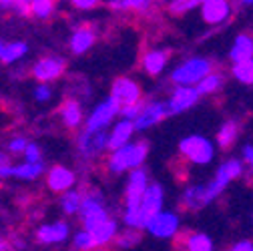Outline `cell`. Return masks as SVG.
Returning <instances> with one entry per match:
<instances>
[{"label":"cell","mask_w":253,"mask_h":251,"mask_svg":"<svg viewBox=\"0 0 253 251\" xmlns=\"http://www.w3.org/2000/svg\"><path fill=\"white\" fill-rule=\"evenodd\" d=\"M119 105L107 97L103 101H99L86 115H84V123H83V131L88 133H99V131H109L111 125L119 119Z\"/></svg>","instance_id":"cell-7"},{"label":"cell","mask_w":253,"mask_h":251,"mask_svg":"<svg viewBox=\"0 0 253 251\" xmlns=\"http://www.w3.org/2000/svg\"><path fill=\"white\" fill-rule=\"evenodd\" d=\"M167 117H171V115H169V109H167V103L165 101L153 99V101L141 103V111H139L137 119L133 121L135 133H145V131L157 127V125L163 123Z\"/></svg>","instance_id":"cell-11"},{"label":"cell","mask_w":253,"mask_h":251,"mask_svg":"<svg viewBox=\"0 0 253 251\" xmlns=\"http://www.w3.org/2000/svg\"><path fill=\"white\" fill-rule=\"evenodd\" d=\"M109 97L119 107H129V105H141L143 103V86L133 77H117L111 83Z\"/></svg>","instance_id":"cell-10"},{"label":"cell","mask_w":253,"mask_h":251,"mask_svg":"<svg viewBox=\"0 0 253 251\" xmlns=\"http://www.w3.org/2000/svg\"><path fill=\"white\" fill-rule=\"evenodd\" d=\"M237 137H239V123L235 119L223 121L219 125L217 135H215V147L221 149V151H227L235 145Z\"/></svg>","instance_id":"cell-27"},{"label":"cell","mask_w":253,"mask_h":251,"mask_svg":"<svg viewBox=\"0 0 253 251\" xmlns=\"http://www.w3.org/2000/svg\"><path fill=\"white\" fill-rule=\"evenodd\" d=\"M149 157V143L147 141H131L109 153L105 167L113 175H125L135 169H141Z\"/></svg>","instance_id":"cell-1"},{"label":"cell","mask_w":253,"mask_h":251,"mask_svg":"<svg viewBox=\"0 0 253 251\" xmlns=\"http://www.w3.org/2000/svg\"><path fill=\"white\" fill-rule=\"evenodd\" d=\"M243 171H245V165L237 159V157H231V159H225L223 163H221V165L217 167V171H215L213 179H215V181H219V183L227 189V187H229L233 181H237V179L243 175Z\"/></svg>","instance_id":"cell-23"},{"label":"cell","mask_w":253,"mask_h":251,"mask_svg":"<svg viewBox=\"0 0 253 251\" xmlns=\"http://www.w3.org/2000/svg\"><path fill=\"white\" fill-rule=\"evenodd\" d=\"M28 137L26 135H20V133H12L4 139V145L0 147L6 157V161H12V159H22V155H24V149L28 145Z\"/></svg>","instance_id":"cell-29"},{"label":"cell","mask_w":253,"mask_h":251,"mask_svg":"<svg viewBox=\"0 0 253 251\" xmlns=\"http://www.w3.org/2000/svg\"><path fill=\"white\" fill-rule=\"evenodd\" d=\"M201 4V0H171L167 4V10L171 16H185L189 12L197 10Z\"/></svg>","instance_id":"cell-33"},{"label":"cell","mask_w":253,"mask_h":251,"mask_svg":"<svg viewBox=\"0 0 253 251\" xmlns=\"http://www.w3.org/2000/svg\"><path fill=\"white\" fill-rule=\"evenodd\" d=\"M241 6H253V0H239Z\"/></svg>","instance_id":"cell-43"},{"label":"cell","mask_w":253,"mask_h":251,"mask_svg":"<svg viewBox=\"0 0 253 251\" xmlns=\"http://www.w3.org/2000/svg\"><path fill=\"white\" fill-rule=\"evenodd\" d=\"M223 84H225V77L221 75V73H217V71H213L195 88L199 92V97H209V95H215V92H219L221 88H223Z\"/></svg>","instance_id":"cell-31"},{"label":"cell","mask_w":253,"mask_h":251,"mask_svg":"<svg viewBox=\"0 0 253 251\" xmlns=\"http://www.w3.org/2000/svg\"><path fill=\"white\" fill-rule=\"evenodd\" d=\"M215 199L217 197L213 195L207 183H193V185H187L185 191L181 193V207L187 211H199L211 205Z\"/></svg>","instance_id":"cell-18"},{"label":"cell","mask_w":253,"mask_h":251,"mask_svg":"<svg viewBox=\"0 0 253 251\" xmlns=\"http://www.w3.org/2000/svg\"><path fill=\"white\" fill-rule=\"evenodd\" d=\"M75 149L83 163H94L107 153V131L88 133V131H77L75 137Z\"/></svg>","instance_id":"cell-8"},{"label":"cell","mask_w":253,"mask_h":251,"mask_svg":"<svg viewBox=\"0 0 253 251\" xmlns=\"http://www.w3.org/2000/svg\"><path fill=\"white\" fill-rule=\"evenodd\" d=\"M251 221H253V213H251Z\"/></svg>","instance_id":"cell-47"},{"label":"cell","mask_w":253,"mask_h":251,"mask_svg":"<svg viewBox=\"0 0 253 251\" xmlns=\"http://www.w3.org/2000/svg\"><path fill=\"white\" fill-rule=\"evenodd\" d=\"M135 137V127H133V123L131 121H125V119H117L109 131H107V151H115L126 143H131Z\"/></svg>","instance_id":"cell-21"},{"label":"cell","mask_w":253,"mask_h":251,"mask_svg":"<svg viewBox=\"0 0 253 251\" xmlns=\"http://www.w3.org/2000/svg\"><path fill=\"white\" fill-rule=\"evenodd\" d=\"M79 219L84 231H94L99 225L111 219V211L107 205L105 195L99 189H86L83 191V201L79 209Z\"/></svg>","instance_id":"cell-4"},{"label":"cell","mask_w":253,"mask_h":251,"mask_svg":"<svg viewBox=\"0 0 253 251\" xmlns=\"http://www.w3.org/2000/svg\"><path fill=\"white\" fill-rule=\"evenodd\" d=\"M149 173L145 167L126 173L125 183V195H123V223L126 229L137 231V209L141 205V199L149 187Z\"/></svg>","instance_id":"cell-2"},{"label":"cell","mask_w":253,"mask_h":251,"mask_svg":"<svg viewBox=\"0 0 253 251\" xmlns=\"http://www.w3.org/2000/svg\"><path fill=\"white\" fill-rule=\"evenodd\" d=\"M199 99L201 97L195 86H173L165 103H167L169 115H181L189 109H193L199 103Z\"/></svg>","instance_id":"cell-19"},{"label":"cell","mask_w":253,"mask_h":251,"mask_svg":"<svg viewBox=\"0 0 253 251\" xmlns=\"http://www.w3.org/2000/svg\"><path fill=\"white\" fill-rule=\"evenodd\" d=\"M165 209V189L161 183H149L137 209V231H143L151 219Z\"/></svg>","instance_id":"cell-9"},{"label":"cell","mask_w":253,"mask_h":251,"mask_svg":"<svg viewBox=\"0 0 253 251\" xmlns=\"http://www.w3.org/2000/svg\"><path fill=\"white\" fill-rule=\"evenodd\" d=\"M97 28L92 24H79L71 30V35L67 39V48L75 56H83L92 50V46L97 44Z\"/></svg>","instance_id":"cell-16"},{"label":"cell","mask_w":253,"mask_h":251,"mask_svg":"<svg viewBox=\"0 0 253 251\" xmlns=\"http://www.w3.org/2000/svg\"><path fill=\"white\" fill-rule=\"evenodd\" d=\"M22 161L28 163H44V149L37 143V141H28L24 155H22Z\"/></svg>","instance_id":"cell-36"},{"label":"cell","mask_w":253,"mask_h":251,"mask_svg":"<svg viewBox=\"0 0 253 251\" xmlns=\"http://www.w3.org/2000/svg\"><path fill=\"white\" fill-rule=\"evenodd\" d=\"M139 111H141V105H129V107H121L119 109V117L121 119H125V121H135L137 119V115H139Z\"/></svg>","instance_id":"cell-38"},{"label":"cell","mask_w":253,"mask_h":251,"mask_svg":"<svg viewBox=\"0 0 253 251\" xmlns=\"http://www.w3.org/2000/svg\"><path fill=\"white\" fill-rule=\"evenodd\" d=\"M71 243H73V249L75 251H94L97 245H94V239L88 231L84 229H79L71 235Z\"/></svg>","instance_id":"cell-34"},{"label":"cell","mask_w":253,"mask_h":251,"mask_svg":"<svg viewBox=\"0 0 253 251\" xmlns=\"http://www.w3.org/2000/svg\"><path fill=\"white\" fill-rule=\"evenodd\" d=\"M215 71L213 60L207 56H189L169 71L173 86H197L209 73Z\"/></svg>","instance_id":"cell-3"},{"label":"cell","mask_w":253,"mask_h":251,"mask_svg":"<svg viewBox=\"0 0 253 251\" xmlns=\"http://www.w3.org/2000/svg\"><path fill=\"white\" fill-rule=\"evenodd\" d=\"M249 175H251V179H253V161L249 163Z\"/></svg>","instance_id":"cell-45"},{"label":"cell","mask_w":253,"mask_h":251,"mask_svg":"<svg viewBox=\"0 0 253 251\" xmlns=\"http://www.w3.org/2000/svg\"><path fill=\"white\" fill-rule=\"evenodd\" d=\"M199 18L207 26H223L233 16V2L231 0H201L199 4Z\"/></svg>","instance_id":"cell-14"},{"label":"cell","mask_w":253,"mask_h":251,"mask_svg":"<svg viewBox=\"0 0 253 251\" xmlns=\"http://www.w3.org/2000/svg\"><path fill=\"white\" fill-rule=\"evenodd\" d=\"M6 161V157H4V153H2V149H0V165H2Z\"/></svg>","instance_id":"cell-44"},{"label":"cell","mask_w":253,"mask_h":251,"mask_svg":"<svg viewBox=\"0 0 253 251\" xmlns=\"http://www.w3.org/2000/svg\"><path fill=\"white\" fill-rule=\"evenodd\" d=\"M105 4L109 10H113L117 14H125V12L147 14L155 6L153 0H105Z\"/></svg>","instance_id":"cell-26"},{"label":"cell","mask_w":253,"mask_h":251,"mask_svg":"<svg viewBox=\"0 0 253 251\" xmlns=\"http://www.w3.org/2000/svg\"><path fill=\"white\" fill-rule=\"evenodd\" d=\"M171 2V0H153V4H157V6H167Z\"/></svg>","instance_id":"cell-42"},{"label":"cell","mask_w":253,"mask_h":251,"mask_svg":"<svg viewBox=\"0 0 253 251\" xmlns=\"http://www.w3.org/2000/svg\"><path fill=\"white\" fill-rule=\"evenodd\" d=\"M169 60H171V54H169L167 48L153 46V48L143 52V56H141V69H143V73L147 77L157 79V77H161L167 71Z\"/></svg>","instance_id":"cell-20"},{"label":"cell","mask_w":253,"mask_h":251,"mask_svg":"<svg viewBox=\"0 0 253 251\" xmlns=\"http://www.w3.org/2000/svg\"><path fill=\"white\" fill-rule=\"evenodd\" d=\"M239 161L243 165H249L253 161V143H247L241 147V153H239Z\"/></svg>","instance_id":"cell-39"},{"label":"cell","mask_w":253,"mask_h":251,"mask_svg":"<svg viewBox=\"0 0 253 251\" xmlns=\"http://www.w3.org/2000/svg\"><path fill=\"white\" fill-rule=\"evenodd\" d=\"M69 62L62 54L56 52H46L37 58L30 60L28 65V79H33L37 83H48L54 84L56 81H62L67 75Z\"/></svg>","instance_id":"cell-5"},{"label":"cell","mask_w":253,"mask_h":251,"mask_svg":"<svg viewBox=\"0 0 253 251\" xmlns=\"http://www.w3.org/2000/svg\"><path fill=\"white\" fill-rule=\"evenodd\" d=\"M0 251H14V249H12V239L0 237Z\"/></svg>","instance_id":"cell-41"},{"label":"cell","mask_w":253,"mask_h":251,"mask_svg":"<svg viewBox=\"0 0 253 251\" xmlns=\"http://www.w3.org/2000/svg\"><path fill=\"white\" fill-rule=\"evenodd\" d=\"M227 251H253V241H249V239L235 241Z\"/></svg>","instance_id":"cell-40"},{"label":"cell","mask_w":253,"mask_h":251,"mask_svg":"<svg viewBox=\"0 0 253 251\" xmlns=\"http://www.w3.org/2000/svg\"><path fill=\"white\" fill-rule=\"evenodd\" d=\"M81 201H83V191H81V189L67 191V193H62V195L58 197V209H60L62 215L75 217V215H79Z\"/></svg>","instance_id":"cell-30"},{"label":"cell","mask_w":253,"mask_h":251,"mask_svg":"<svg viewBox=\"0 0 253 251\" xmlns=\"http://www.w3.org/2000/svg\"><path fill=\"white\" fill-rule=\"evenodd\" d=\"M44 181H46V187L48 191L56 193V195H62L67 191H73L77 189V183H79V175L75 169H71L69 165H52L44 171Z\"/></svg>","instance_id":"cell-13"},{"label":"cell","mask_w":253,"mask_h":251,"mask_svg":"<svg viewBox=\"0 0 253 251\" xmlns=\"http://www.w3.org/2000/svg\"><path fill=\"white\" fill-rule=\"evenodd\" d=\"M56 10H58V0H26L24 2V14L28 20L48 22L54 18Z\"/></svg>","instance_id":"cell-22"},{"label":"cell","mask_w":253,"mask_h":251,"mask_svg":"<svg viewBox=\"0 0 253 251\" xmlns=\"http://www.w3.org/2000/svg\"><path fill=\"white\" fill-rule=\"evenodd\" d=\"M231 77L239 84L253 86V58L241 60V62H235V65H231Z\"/></svg>","instance_id":"cell-32"},{"label":"cell","mask_w":253,"mask_h":251,"mask_svg":"<svg viewBox=\"0 0 253 251\" xmlns=\"http://www.w3.org/2000/svg\"><path fill=\"white\" fill-rule=\"evenodd\" d=\"M217 147L211 139H207L205 135H187L179 141V155L187 163L191 165H199L205 167L215 159Z\"/></svg>","instance_id":"cell-6"},{"label":"cell","mask_w":253,"mask_h":251,"mask_svg":"<svg viewBox=\"0 0 253 251\" xmlns=\"http://www.w3.org/2000/svg\"><path fill=\"white\" fill-rule=\"evenodd\" d=\"M67 4H71L79 12H90V10H94L101 4V0H69Z\"/></svg>","instance_id":"cell-37"},{"label":"cell","mask_w":253,"mask_h":251,"mask_svg":"<svg viewBox=\"0 0 253 251\" xmlns=\"http://www.w3.org/2000/svg\"><path fill=\"white\" fill-rule=\"evenodd\" d=\"M145 231L157 239H177L179 231H181V217L175 211L163 209L147 223Z\"/></svg>","instance_id":"cell-12"},{"label":"cell","mask_w":253,"mask_h":251,"mask_svg":"<svg viewBox=\"0 0 253 251\" xmlns=\"http://www.w3.org/2000/svg\"><path fill=\"white\" fill-rule=\"evenodd\" d=\"M73 235L71 223L65 219H56V221H46L42 225L37 227L35 231V239L39 245H65Z\"/></svg>","instance_id":"cell-15"},{"label":"cell","mask_w":253,"mask_h":251,"mask_svg":"<svg viewBox=\"0 0 253 251\" xmlns=\"http://www.w3.org/2000/svg\"><path fill=\"white\" fill-rule=\"evenodd\" d=\"M177 245H181L185 251H215L213 239L201 231H185L177 239Z\"/></svg>","instance_id":"cell-25"},{"label":"cell","mask_w":253,"mask_h":251,"mask_svg":"<svg viewBox=\"0 0 253 251\" xmlns=\"http://www.w3.org/2000/svg\"><path fill=\"white\" fill-rule=\"evenodd\" d=\"M173 251H185V249H183V247H181V245H177V247H175V249H173Z\"/></svg>","instance_id":"cell-46"},{"label":"cell","mask_w":253,"mask_h":251,"mask_svg":"<svg viewBox=\"0 0 253 251\" xmlns=\"http://www.w3.org/2000/svg\"><path fill=\"white\" fill-rule=\"evenodd\" d=\"M139 241H141V231L126 229V227H125V231H119V235L115 237V245H117V247H121V249L135 247Z\"/></svg>","instance_id":"cell-35"},{"label":"cell","mask_w":253,"mask_h":251,"mask_svg":"<svg viewBox=\"0 0 253 251\" xmlns=\"http://www.w3.org/2000/svg\"><path fill=\"white\" fill-rule=\"evenodd\" d=\"M227 56L231 60V65H235V62H241V60L253 58V35L251 33H239L233 39Z\"/></svg>","instance_id":"cell-24"},{"label":"cell","mask_w":253,"mask_h":251,"mask_svg":"<svg viewBox=\"0 0 253 251\" xmlns=\"http://www.w3.org/2000/svg\"><path fill=\"white\" fill-rule=\"evenodd\" d=\"M84 105L77 99H62V103L56 107V117L60 125L67 131H81L84 123Z\"/></svg>","instance_id":"cell-17"},{"label":"cell","mask_w":253,"mask_h":251,"mask_svg":"<svg viewBox=\"0 0 253 251\" xmlns=\"http://www.w3.org/2000/svg\"><path fill=\"white\" fill-rule=\"evenodd\" d=\"M119 221L115 217H111L109 221H105L103 225H99L94 231H88L94 239V245H97V249H103V247H109L111 243H115V237L119 235Z\"/></svg>","instance_id":"cell-28"}]
</instances>
